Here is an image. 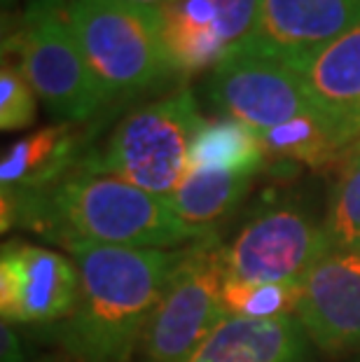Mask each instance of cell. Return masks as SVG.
Here are the masks:
<instances>
[{
    "label": "cell",
    "mask_w": 360,
    "mask_h": 362,
    "mask_svg": "<svg viewBox=\"0 0 360 362\" xmlns=\"http://www.w3.org/2000/svg\"><path fill=\"white\" fill-rule=\"evenodd\" d=\"M222 283L225 245L206 232L185 245V257L143 334L141 362H185L192 356L227 315Z\"/></svg>",
    "instance_id": "obj_6"
},
{
    "label": "cell",
    "mask_w": 360,
    "mask_h": 362,
    "mask_svg": "<svg viewBox=\"0 0 360 362\" xmlns=\"http://www.w3.org/2000/svg\"><path fill=\"white\" fill-rule=\"evenodd\" d=\"M295 318L318 351H360V250H332L311 269Z\"/></svg>",
    "instance_id": "obj_11"
},
{
    "label": "cell",
    "mask_w": 360,
    "mask_h": 362,
    "mask_svg": "<svg viewBox=\"0 0 360 362\" xmlns=\"http://www.w3.org/2000/svg\"><path fill=\"white\" fill-rule=\"evenodd\" d=\"M206 91L225 117L243 122L257 134L304 115H318L300 71L277 59L227 54L213 68Z\"/></svg>",
    "instance_id": "obj_8"
},
{
    "label": "cell",
    "mask_w": 360,
    "mask_h": 362,
    "mask_svg": "<svg viewBox=\"0 0 360 362\" xmlns=\"http://www.w3.org/2000/svg\"><path fill=\"white\" fill-rule=\"evenodd\" d=\"M337 164L342 166V171H349V168L360 166V138L351 143L349 148L344 150L339 157H337Z\"/></svg>",
    "instance_id": "obj_25"
},
{
    "label": "cell",
    "mask_w": 360,
    "mask_h": 362,
    "mask_svg": "<svg viewBox=\"0 0 360 362\" xmlns=\"http://www.w3.org/2000/svg\"><path fill=\"white\" fill-rule=\"evenodd\" d=\"M252 182V175L220 171H187L178 189L168 197L175 215L194 232H213V225L227 218Z\"/></svg>",
    "instance_id": "obj_17"
},
{
    "label": "cell",
    "mask_w": 360,
    "mask_h": 362,
    "mask_svg": "<svg viewBox=\"0 0 360 362\" xmlns=\"http://www.w3.org/2000/svg\"><path fill=\"white\" fill-rule=\"evenodd\" d=\"M37 362H78L75 358H71V356H50V358H42V360H37Z\"/></svg>",
    "instance_id": "obj_27"
},
{
    "label": "cell",
    "mask_w": 360,
    "mask_h": 362,
    "mask_svg": "<svg viewBox=\"0 0 360 362\" xmlns=\"http://www.w3.org/2000/svg\"><path fill=\"white\" fill-rule=\"evenodd\" d=\"M0 351H3V362H26L24 346H21L14 327L5 320L0 327Z\"/></svg>",
    "instance_id": "obj_23"
},
{
    "label": "cell",
    "mask_w": 360,
    "mask_h": 362,
    "mask_svg": "<svg viewBox=\"0 0 360 362\" xmlns=\"http://www.w3.org/2000/svg\"><path fill=\"white\" fill-rule=\"evenodd\" d=\"M332 250H360V166L342 171L323 220Z\"/></svg>",
    "instance_id": "obj_20"
},
{
    "label": "cell",
    "mask_w": 360,
    "mask_h": 362,
    "mask_svg": "<svg viewBox=\"0 0 360 362\" xmlns=\"http://www.w3.org/2000/svg\"><path fill=\"white\" fill-rule=\"evenodd\" d=\"M265 161V150L255 129L232 117L204 122L190 145L187 171H220L255 175Z\"/></svg>",
    "instance_id": "obj_16"
},
{
    "label": "cell",
    "mask_w": 360,
    "mask_h": 362,
    "mask_svg": "<svg viewBox=\"0 0 360 362\" xmlns=\"http://www.w3.org/2000/svg\"><path fill=\"white\" fill-rule=\"evenodd\" d=\"M80 274L73 313L54 325V339L78 362H129L178 272L185 245L173 250L71 243Z\"/></svg>",
    "instance_id": "obj_2"
},
{
    "label": "cell",
    "mask_w": 360,
    "mask_h": 362,
    "mask_svg": "<svg viewBox=\"0 0 360 362\" xmlns=\"http://www.w3.org/2000/svg\"><path fill=\"white\" fill-rule=\"evenodd\" d=\"M7 45L19 54V71L35 96L57 117L89 119L110 101L75 40L66 0H30Z\"/></svg>",
    "instance_id": "obj_5"
},
{
    "label": "cell",
    "mask_w": 360,
    "mask_h": 362,
    "mask_svg": "<svg viewBox=\"0 0 360 362\" xmlns=\"http://www.w3.org/2000/svg\"><path fill=\"white\" fill-rule=\"evenodd\" d=\"M360 138V107L358 110L351 115V117L344 122V127H342V141H344V150L349 148L351 143L354 141H358ZM342 150V152H344Z\"/></svg>",
    "instance_id": "obj_24"
},
{
    "label": "cell",
    "mask_w": 360,
    "mask_h": 362,
    "mask_svg": "<svg viewBox=\"0 0 360 362\" xmlns=\"http://www.w3.org/2000/svg\"><path fill=\"white\" fill-rule=\"evenodd\" d=\"M28 227L71 243L173 250L202 234L157 197L108 173L78 171L42 189H3V232Z\"/></svg>",
    "instance_id": "obj_1"
},
{
    "label": "cell",
    "mask_w": 360,
    "mask_h": 362,
    "mask_svg": "<svg viewBox=\"0 0 360 362\" xmlns=\"http://www.w3.org/2000/svg\"><path fill=\"white\" fill-rule=\"evenodd\" d=\"M129 3H136V5H143V7H152V10H162L166 3L171 0H129Z\"/></svg>",
    "instance_id": "obj_26"
},
{
    "label": "cell",
    "mask_w": 360,
    "mask_h": 362,
    "mask_svg": "<svg viewBox=\"0 0 360 362\" xmlns=\"http://www.w3.org/2000/svg\"><path fill=\"white\" fill-rule=\"evenodd\" d=\"M66 12L108 98L152 89L175 73L159 10L129 0H66Z\"/></svg>",
    "instance_id": "obj_3"
},
{
    "label": "cell",
    "mask_w": 360,
    "mask_h": 362,
    "mask_svg": "<svg viewBox=\"0 0 360 362\" xmlns=\"http://www.w3.org/2000/svg\"><path fill=\"white\" fill-rule=\"evenodd\" d=\"M218 12V33L227 54L234 52L255 24L260 0H211Z\"/></svg>",
    "instance_id": "obj_22"
},
{
    "label": "cell",
    "mask_w": 360,
    "mask_h": 362,
    "mask_svg": "<svg viewBox=\"0 0 360 362\" xmlns=\"http://www.w3.org/2000/svg\"><path fill=\"white\" fill-rule=\"evenodd\" d=\"M354 362H360V356H358V358H356V360H354Z\"/></svg>",
    "instance_id": "obj_28"
},
{
    "label": "cell",
    "mask_w": 360,
    "mask_h": 362,
    "mask_svg": "<svg viewBox=\"0 0 360 362\" xmlns=\"http://www.w3.org/2000/svg\"><path fill=\"white\" fill-rule=\"evenodd\" d=\"M330 252L323 222L297 204H277L250 218L225 248V279L302 283Z\"/></svg>",
    "instance_id": "obj_7"
},
{
    "label": "cell",
    "mask_w": 360,
    "mask_h": 362,
    "mask_svg": "<svg viewBox=\"0 0 360 362\" xmlns=\"http://www.w3.org/2000/svg\"><path fill=\"white\" fill-rule=\"evenodd\" d=\"M300 295L302 283H241L232 279H225L222 283L225 311L246 318L295 315Z\"/></svg>",
    "instance_id": "obj_19"
},
{
    "label": "cell",
    "mask_w": 360,
    "mask_h": 362,
    "mask_svg": "<svg viewBox=\"0 0 360 362\" xmlns=\"http://www.w3.org/2000/svg\"><path fill=\"white\" fill-rule=\"evenodd\" d=\"M80 297L75 262L54 250L10 241L0 252V313L10 325H50L73 313Z\"/></svg>",
    "instance_id": "obj_10"
},
{
    "label": "cell",
    "mask_w": 360,
    "mask_h": 362,
    "mask_svg": "<svg viewBox=\"0 0 360 362\" xmlns=\"http://www.w3.org/2000/svg\"><path fill=\"white\" fill-rule=\"evenodd\" d=\"M309 334L295 315H225L185 362H316Z\"/></svg>",
    "instance_id": "obj_12"
},
{
    "label": "cell",
    "mask_w": 360,
    "mask_h": 362,
    "mask_svg": "<svg viewBox=\"0 0 360 362\" xmlns=\"http://www.w3.org/2000/svg\"><path fill=\"white\" fill-rule=\"evenodd\" d=\"M297 71L311 103L335 129L339 148L344 150L342 127L360 107V21Z\"/></svg>",
    "instance_id": "obj_13"
},
{
    "label": "cell",
    "mask_w": 360,
    "mask_h": 362,
    "mask_svg": "<svg viewBox=\"0 0 360 362\" xmlns=\"http://www.w3.org/2000/svg\"><path fill=\"white\" fill-rule=\"evenodd\" d=\"M3 3H10V0H3Z\"/></svg>",
    "instance_id": "obj_29"
},
{
    "label": "cell",
    "mask_w": 360,
    "mask_h": 362,
    "mask_svg": "<svg viewBox=\"0 0 360 362\" xmlns=\"http://www.w3.org/2000/svg\"><path fill=\"white\" fill-rule=\"evenodd\" d=\"M159 19L175 73L216 68L227 57L218 33V12L211 0H171L159 10Z\"/></svg>",
    "instance_id": "obj_14"
},
{
    "label": "cell",
    "mask_w": 360,
    "mask_h": 362,
    "mask_svg": "<svg viewBox=\"0 0 360 362\" xmlns=\"http://www.w3.org/2000/svg\"><path fill=\"white\" fill-rule=\"evenodd\" d=\"M257 136L265 155L306 161L311 166L337 161L342 152L335 129L318 115H304L286 124L267 129Z\"/></svg>",
    "instance_id": "obj_18"
},
{
    "label": "cell",
    "mask_w": 360,
    "mask_h": 362,
    "mask_svg": "<svg viewBox=\"0 0 360 362\" xmlns=\"http://www.w3.org/2000/svg\"><path fill=\"white\" fill-rule=\"evenodd\" d=\"M35 91L19 71V66L3 61L0 68V129L17 131L35 122Z\"/></svg>",
    "instance_id": "obj_21"
},
{
    "label": "cell",
    "mask_w": 360,
    "mask_h": 362,
    "mask_svg": "<svg viewBox=\"0 0 360 362\" xmlns=\"http://www.w3.org/2000/svg\"><path fill=\"white\" fill-rule=\"evenodd\" d=\"M75 159V138L68 124L40 129L14 141L0 161L3 189H42L66 178Z\"/></svg>",
    "instance_id": "obj_15"
},
{
    "label": "cell",
    "mask_w": 360,
    "mask_h": 362,
    "mask_svg": "<svg viewBox=\"0 0 360 362\" xmlns=\"http://www.w3.org/2000/svg\"><path fill=\"white\" fill-rule=\"evenodd\" d=\"M360 21V0H260L250 33L229 54L302 68Z\"/></svg>",
    "instance_id": "obj_9"
},
{
    "label": "cell",
    "mask_w": 360,
    "mask_h": 362,
    "mask_svg": "<svg viewBox=\"0 0 360 362\" xmlns=\"http://www.w3.org/2000/svg\"><path fill=\"white\" fill-rule=\"evenodd\" d=\"M202 124L192 91L180 89L127 115L87 171L117 175L168 199L185 178L190 145Z\"/></svg>",
    "instance_id": "obj_4"
}]
</instances>
